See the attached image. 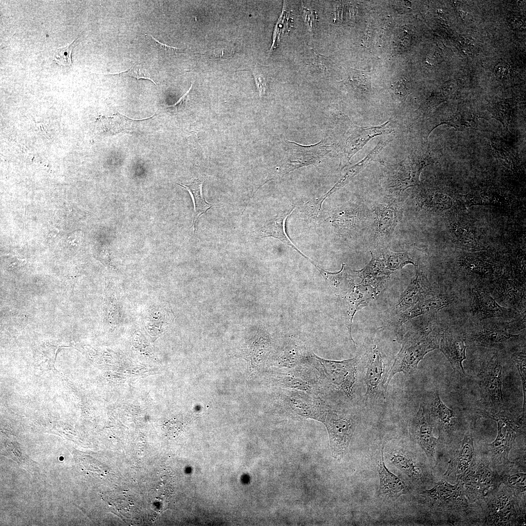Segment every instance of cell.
Returning <instances> with one entry per match:
<instances>
[{
    "label": "cell",
    "mask_w": 526,
    "mask_h": 526,
    "mask_svg": "<svg viewBox=\"0 0 526 526\" xmlns=\"http://www.w3.org/2000/svg\"><path fill=\"white\" fill-rule=\"evenodd\" d=\"M440 337L431 328H424L408 333L404 337L401 348L388 372V385L394 376L399 373L412 375L429 352L439 348Z\"/></svg>",
    "instance_id": "1"
},
{
    "label": "cell",
    "mask_w": 526,
    "mask_h": 526,
    "mask_svg": "<svg viewBox=\"0 0 526 526\" xmlns=\"http://www.w3.org/2000/svg\"><path fill=\"white\" fill-rule=\"evenodd\" d=\"M285 143L283 156L269 176L268 180L277 179L300 168L317 164L329 154L335 147L327 138L309 146L288 140H285Z\"/></svg>",
    "instance_id": "2"
},
{
    "label": "cell",
    "mask_w": 526,
    "mask_h": 526,
    "mask_svg": "<svg viewBox=\"0 0 526 526\" xmlns=\"http://www.w3.org/2000/svg\"><path fill=\"white\" fill-rule=\"evenodd\" d=\"M316 366L328 384L348 397L353 396L357 382V372L360 360L359 356L336 361L321 358L313 353Z\"/></svg>",
    "instance_id": "3"
},
{
    "label": "cell",
    "mask_w": 526,
    "mask_h": 526,
    "mask_svg": "<svg viewBox=\"0 0 526 526\" xmlns=\"http://www.w3.org/2000/svg\"><path fill=\"white\" fill-rule=\"evenodd\" d=\"M434 162L429 151L423 150L407 157L397 164H386L388 188L391 192H400L418 185L423 169Z\"/></svg>",
    "instance_id": "4"
},
{
    "label": "cell",
    "mask_w": 526,
    "mask_h": 526,
    "mask_svg": "<svg viewBox=\"0 0 526 526\" xmlns=\"http://www.w3.org/2000/svg\"><path fill=\"white\" fill-rule=\"evenodd\" d=\"M367 357L365 378L366 390L364 395L366 403L385 398L389 372L386 360L376 345L371 348Z\"/></svg>",
    "instance_id": "5"
},
{
    "label": "cell",
    "mask_w": 526,
    "mask_h": 526,
    "mask_svg": "<svg viewBox=\"0 0 526 526\" xmlns=\"http://www.w3.org/2000/svg\"><path fill=\"white\" fill-rule=\"evenodd\" d=\"M323 423L325 425L335 457H342L356 428L354 417L347 413L328 410Z\"/></svg>",
    "instance_id": "6"
},
{
    "label": "cell",
    "mask_w": 526,
    "mask_h": 526,
    "mask_svg": "<svg viewBox=\"0 0 526 526\" xmlns=\"http://www.w3.org/2000/svg\"><path fill=\"white\" fill-rule=\"evenodd\" d=\"M483 463L476 464L459 479L462 483L466 495L469 499H484L500 483L499 477Z\"/></svg>",
    "instance_id": "7"
},
{
    "label": "cell",
    "mask_w": 526,
    "mask_h": 526,
    "mask_svg": "<svg viewBox=\"0 0 526 526\" xmlns=\"http://www.w3.org/2000/svg\"><path fill=\"white\" fill-rule=\"evenodd\" d=\"M283 391L284 407L303 417L323 422L329 408L317 394L289 389Z\"/></svg>",
    "instance_id": "8"
},
{
    "label": "cell",
    "mask_w": 526,
    "mask_h": 526,
    "mask_svg": "<svg viewBox=\"0 0 526 526\" xmlns=\"http://www.w3.org/2000/svg\"><path fill=\"white\" fill-rule=\"evenodd\" d=\"M495 420L498 426V433L495 440L487 445L488 452L495 462L507 464L508 456L517 430L516 423L507 416L500 412L488 413Z\"/></svg>",
    "instance_id": "9"
},
{
    "label": "cell",
    "mask_w": 526,
    "mask_h": 526,
    "mask_svg": "<svg viewBox=\"0 0 526 526\" xmlns=\"http://www.w3.org/2000/svg\"><path fill=\"white\" fill-rule=\"evenodd\" d=\"M375 240L379 243L387 242L394 232L403 213V201L399 198L387 197L374 208Z\"/></svg>",
    "instance_id": "10"
},
{
    "label": "cell",
    "mask_w": 526,
    "mask_h": 526,
    "mask_svg": "<svg viewBox=\"0 0 526 526\" xmlns=\"http://www.w3.org/2000/svg\"><path fill=\"white\" fill-rule=\"evenodd\" d=\"M479 386L487 401L493 406H500L504 402L502 392V366L497 354L489 357L481 369Z\"/></svg>",
    "instance_id": "11"
},
{
    "label": "cell",
    "mask_w": 526,
    "mask_h": 526,
    "mask_svg": "<svg viewBox=\"0 0 526 526\" xmlns=\"http://www.w3.org/2000/svg\"><path fill=\"white\" fill-rule=\"evenodd\" d=\"M422 494L432 506L437 508L454 509L464 507L467 505L466 493L460 481L452 485L442 480Z\"/></svg>",
    "instance_id": "12"
},
{
    "label": "cell",
    "mask_w": 526,
    "mask_h": 526,
    "mask_svg": "<svg viewBox=\"0 0 526 526\" xmlns=\"http://www.w3.org/2000/svg\"><path fill=\"white\" fill-rule=\"evenodd\" d=\"M393 131L390 121L373 127L353 126L348 130L345 141L343 165H347L351 158L372 138L377 135L390 133Z\"/></svg>",
    "instance_id": "13"
},
{
    "label": "cell",
    "mask_w": 526,
    "mask_h": 526,
    "mask_svg": "<svg viewBox=\"0 0 526 526\" xmlns=\"http://www.w3.org/2000/svg\"><path fill=\"white\" fill-rule=\"evenodd\" d=\"M411 432L427 457L434 460L437 438L432 434V426L427 418L422 404L411 423Z\"/></svg>",
    "instance_id": "14"
},
{
    "label": "cell",
    "mask_w": 526,
    "mask_h": 526,
    "mask_svg": "<svg viewBox=\"0 0 526 526\" xmlns=\"http://www.w3.org/2000/svg\"><path fill=\"white\" fill-rule=\"evenodd\" d=\"M475 462L473 438L470 433L466 434L458 444L445 475L454 476L459 479L469 471Z\"/></svg>",
    "instance_id": "15"
},
{
    "label": "cell",
    "mask_w": 526,
    "mask_h": 526,
    "mask_svg": "<svg viewBox=\"0 0 526 526\" xmlns=\"http://www.w3.org/2000/svg\"><path fill=\"white\" fill-rule=\"evenodd\" d=\"M439 348L453 370L461 376H465L463 362L466 359V346L464 339L457 335L445 331L440 337Z\"/></svg>",
    "instance_id": "16"
},
{
    "label": "cell",
    "mask_w": 526,
    "mask_h": 526,
    "mask_svg": "<svg viewBox=\"0 0 526 526\" xmlns=\"http://www.w3.org/2000/svg\"><path fill=\"white\" fill-rule=\"evenodd\" d=\"M415 268V277L401 294L398 302L392 310L394 313L406 311L423 301L430 293L428 281L417 266Z\"/></svg>",
    "instance_id": "17"
},
{
    "label": "cell",
    "mask_w": 526,
    "mask_h": 526,
    "mask_svg": "<svg viewBox=\"0 0 526 526\" xmlns=\"http://www.w3.org/2000/svg\"><path fill=\"white\" fill-rule=\"evenodd\" d=\"M294 209V207H292L287 211L281 212L272 219L266 221L260 228L250 232L249 235L255 238L272 237L276 238L283 244L293 248L303 257L310 261L314 265L315 263L305 256L294 245L285 232L284 223Z\"/></svg>",
    "instance_id": "18"
},
{
    "label": "cell",
    "mask_w": 526,
    "mask_h": 526,
    "mask_svg": "<svg viewBox=\"0 0 526 526\" xmlns=\"http://www.w3.org/2000/svg\"><path fill=\"white\" fill-rule=\"evenodd\" d=\"M380 292L374 286L360 282L354 283L345 296L348 299L350 306L349 331L352 340L354 342L352 335V320L355 313L367 306Z\"/></svg>",
    "instance_id": "19"
},
{
    "label": "cell",
    "mask_w": 526,
    "mask_h": 526,
    "mask_svg": "<svg viewBox=\"0 0 526 526\" xmlns=\"http://www.w3.org/2000/svg\"><path fill=\"white\" fill-rule=\"evenodd\" d=\"M378 472L379 489L383 496L387 498L395 499L407 493L409 490L405 483L386 467L384 459L383 446L378 463Z\"/></svg>",
    "instance_id": "20"
},
{
    "label": "cell",
    "mask_w": 526,
    "mask_h": 526,
    "mask_svg": "<svg viewBox=\"0 0 526 526\" xmlns=\"http://www.w3.org/2000/svg\"><path fill=\"white\" fill-rule=\"evenodd\" d=\"M471 310L473 315L481 319L504 317L508 309L500 305L488 293L478 289L472 291Z\"/></svg>",
    "instance_id": "21"
},
{
    "label": "cell",
    "mask_w": 526,
    "mask_h": 526,
    "mask_svg": "<svg viewBox=\"0 0 526 526\" xmlns=\"http://www.w3.org/2000/svg\"><path fill=\"white\" fill-rule=\"evenodd\" d=\"M512 497L508 493H499L488 507V519L494 524L505 525L511 522L516 513Z\"/></svg>",
    "instance_id": "22"
},
{
    "label": "cell",
    "mask_w": 526,
    "mask_h": 526,
    "mask_svg": "<svg viewBox=\"0 0 526 526\" xmlns=\"http://www.w3.org/2000/svg\"><path fill=\"white\" fill-rule=\"evenodd\" d=\"M452 300L444 296H438L423 300L400 314L397 325H401L408 320L424 314L436 316L441 309L447 307Z\"/></svg>",
    "instance_id": "23"
},
{
    "label": "cell",
    "mask_w": 526,
    "mask_h": 526,
    "mask_svg": "<svg viewBox=\"0 0 526 526\" xmlns=\"http://www.w3.org/2000/svg\"><path fill=\"white\" fill-rule=\"evenodd\" d=\"M480 117H481L472 113L456 111L447 115L431 119V124L428 125L427 129L428 136L435 128L441 124H446L455 128L472 127Z\"/></svg>",
    "instance_id": "24"
},
{
    "label": "cell",
    "mask_w": 526,
    "mask_h": 526,
    "mask_svg": "<svg viewBox=\"0 0 526 526\" xmlns=\"http://www.w3.org/2000/svg\"><path fill=\"white\" fill-rule=\"evenodd\" d=\"M518 335L498 327L484 328L472 335L471 341L477 345L489 347L499 344Z\"/></svg>",
    "instance_id": "25"
},
{
    "label": "cell",
    "mask_w": 526,
    "mask_h": 526,
    "mask_svg": "<svg viewBox=\"0 0 526 526\" xmlns=\"http://www.w3.org/2000/svg\"><path fill=\"white\" fill-rule=\"evenodd\" d=\"M204 182V181L198 180L188 185L176 183L187 189L191 197L194 205L192 226L194 233L196 230V223L199 217L214 206L208 203L203 196L202 188Z\"/></svg>",
    "instance_id": "26"
},
{
    "label": "cell",
    "mask_w": 526,
    "mask_h": 526,
    "mask_svg": "<svg viewBox=\"0 0 526 526\" xmlns=\"http://www.w3.org/2000/svg\"><path fill=\"white\" fill-rule=\"evenodd\" d=\"M383 149V146L381 144L378 143L362 160L347 168L340 179L334 185L332 188L325 194L323 195V197L325 198H326L332 193L342 188L350 182L360 171V170H361V169L365 167L366 165L369 164L372 161L374 160Z\"/></svg>",
    "instance_id": "27"
},
{
    "label": "cell",
    "mask_w": 526,
    "mask_h": 526,
    "mask_svg": "<svg viewBox=\"0 0 526 526\" xmlns=\"http://www.w3.org/2000/svg\"><path fill=\"white\" fill-rule=\"evenodd\" d=\"M431 414L433 421L442 431L449 429L453 424L455 413L443 403L437 391L432 403Z\"/></svg>",
    "instance_id": "28"
},
{
    "label": "cell",
    "mask_w": 526,
    "mask_h": 526,
    "mask_svg": "<svg viewBox=\"0 0 526 526\" xmlns=\"http://www.w3.org/2000/svg\"><path fill=\"white\" fill-rule=\"evenodd\" d=\"M391 461L395 467L411 479L417 482L423 481V474L421 467L410 457L402 453H396L392 456Z\"/></svg>",
    "instance_id": "29"
},
{
    "label": "cell",
    "mask_w": 526,
    "mask_h": 526,
    "mask_svg": "<svg viewBox=\"0 0 526 526\" xmlns=\"http://www.w3.org/2000/svg\"><path fill=\"white\" fill-rule=\"evenodd\" d=\"M382 258L387 269L395 271L403 267L408 264L417 266L414 258L408 252H394L389 249H384L381 252Z\"/></svg>",
    "instance_id": "30"
},
{
    "label": "cell",
    "mask_w": 526,
    "mask_h": 526,
    "mask_svg": "<svg viewBox=\"0 0 526 526\" xmlns=\"http://www.w3.org/2000/svg\"><path fill=\"white\" fill-rule=\"evenodd\" d=\"M490 145L494 155L502 160L505 166L510 169L516 167L518 162V158L510 147L498 140H492Z\"/></svg>",
    "instance_id": "31"
},
{
    "label": "cell",
    "mask_w": 526,
    "mask_h": 526,
    "mask_svg": "<svg viewBox=\"0 0 526 526\" xmlns=\"http://www.w3.org/2000/svg\"><path fill=\"white\" fill-rule=\"evenodd\" d=\"M309 53L306 63L311 71L318 74H324L328 71L330 63L327 57L318 53L313 49H311Z\"/></svg>",
    "instance_id": "32"
},
{
    "label": "cell",
    "mask_w": 526,
    "mask_h": 526,
    "mask_svg": "<svg viewBox=\"0 0 526 526\" xmlns=\"http://www.w3.org/2000/svg\"><path fill=\"white\" fill-rule=\"evenodd\" d=\"M512 361L517 367L520 374L523 391V417L525 413L526 400V353L523 352H519L514 353L512 355Z\"/></svg>",
    "instance_id": "33"
},
{
    "label": "cell",
    "mask_w": 526,
    "mask_h": 526,
    "mask_svg": "<svg viewBox=\"0 0 526 526\" xmlns=\"http://www.w3.org/2000/svg\"><path fill=\"white\" fill-rule=\"evenodd\" d=\"M390 93L394 103L401 105L410 94L406 79L402 78L394 83L390 87Z\"/></svg>",
    "instance_id": "34"
},
{
    "label": "cell",
    "mask_w": 526,
    "mask_h": 526,
    "mask_svg": "<svg viewBox=\"0 0 526 526\" xmlns=\"http://www.w3.org/2000/svg\"><path fill=\"white\" fill-rule=\"evenodd\" d=\"M462 264L469 271L480 275L486 276L491 272L490 265L478 259L468 258L465 259Z\"/></svg>",
    "instance_id": "35"
},
{
    "label": "cell",
    "mask_w": 526,
    "mask_h": 526,
    "mask_svg": "<svg viewBox=\"0 0 526 526\" xmlns=\"http://www.w3.org/2000/svg\"><path fill=\"white\" fill-rule=\"evenodd\" d=\"M511 107L507 103H500L491 110L493 117L507 128L511 120Z\"/></svg>",
    "instance_id": "36"
},
{
    "label": "cell",
    "mask_w": 526,
    "mask_h": 526,
    "mask_svg": "<svg viewBox=\"0 0 526 526\" xmlns=\"http://www.w3.org/2000/svg\"><path fill=\"white\" fill-rule=\"evenodd\" d=\"M237 52L233 47L225 46L207 51L203 55L209 59L224 60L232 57Z\"/></svg>",
    "instance_id": "37"
},
{
    "label": "cell",
    "mask_w": 526,
    "mask_h": 526,
    "mask_svg": "<svg viewBox=\"0 0 526 526\" xmlns=\"http://www.w3.org/2000/svg\"><path fill=\"white\" fill-rule=\"evenodd\" d=\"M77 40L78 38L75 39L66 47L57 49L55 56V60L57 64L65 66H68L71 64V52L76 45Z\"/></svg>",
    "instance_id": "38"
},
{
    "label": "cell",
    "mask_w": 526,
    "mask_h": 526,
    "mask_svg": "<svg viewBox=\"0 0 526 526\" xmlns=\"http://www.w3.org/2000/svg\"><path fill=\"white\" fill-rule=\"evenodd\" d=\"M359 71L356 72L354 70V73L350 76V81L355 89L361 93H367L371 88L370 81L368 77L364 76L363 73Z\"/></svg>",
    "instance_id": "39"
},
{
    "label": "cell",
    "mask_w": 526,
    "mask_h": 526,
    "mask_svg": "<svg viewBox=\"0 0 526 526\" xmlns=\"http://www.w3.org/2000/svg\"><path fill=\"white\" fill-rule=\"evenodd\" d=\"M453 228L454 236H456L457 240L460 241L462 246L470 248L475 246L476 243L473 242L474 241V236L469 234L470 232L468 229L464 230V228L460 226H456L455 228L453 226Z\"/></svg>",
    "instance_id": "40"
},
{
    "label": "cell",
    "mask_w": 526,
    "mask_h": 526,
    "mask_svg": "<svg viewBox=\"0 0 526 526\" xmlns=\"http://www.w3.org/2000/svg\"><path fill=\"white\" fill-rule=\"evenodd\" d=\"M120 74L126 75L137 80L140 79H147L152 81L155 85H157L147 70L142 65L139 64L133 65L132 68L120 73Z\"/></svg>",
    "instance_id": "41"
},
{
    "label": "cell",
    "mask_w": 526,
    "mask_h": 526,
    "mask_svg": "<svg viewBox=\"0 0 526 526\" xmlns=\"http://www.w3.org/2000/svg\"><path fill=\"white\" fill-rule=\"evenodd\" d=\"M525 474L519 473L511 475L508 479H505V483L511 488L517 489L520 491L522 488L525 489Z\"/></svg>",
    "instance_id": "42"
},
{
    "label": "cell",
    "mask_w": 526,
    "mask_h": 526,
    "mask_svg": "<svg viewBox=\"0 0 526 526\" xmlns=\"http://www.w3.org/2000/svg\"><path fill=\"white\" fill-rule=\"evenodd\" d=\"M255 81L260 97L264 94L267 82L266 77L259 71H255L253 73Z\"/></svg>",
    "instance_id": "43"
},
{
    "label": "cell",
    "mask_w": 526,
    "mask_h": 526,
    "mask_svg": "<svg viewBox=\"0 0 526 526\" xmlns=\"http://www.w3.org/2000/svg\"><path fill=\"white\" fill-rule=\"evenodd\" d=\"M149 37L151 38L153 42L155 44L156 47L159 50V51L162 52L164 53L171 54L179 52L181 50V49L176 47L168 46L166 44L161 43L159 40H157L151 35H148Z\"/></svg>",
    "instance_id": "44"
},
{
    "label": "cell",
    "mask_w": 526,
    "mask_h": 526,
    "mask_svg": "<svg viewBox=\"0 0 526 526\" xmlns=\"http://www.w3.org/2000/svg\"><path fill=\"white\" fill-rule=\"evenodd\" d=\"M314 10H311L306 8L302 10V14L304 20L307 22L309 28L313 30V24L316 19V15Z\"/></svg>",
    "instance_id": "45"
},
{
    "label": "cell",
    "mask_w": 526,
    "mask_h": 526,
    "mask_svg": "<svg viewBox=\"0 0 526 526\" xmlns=\"http://www.w3.org/2000/svg\"><path fill=\"white\" fill-rule=\"evenodd\" d=\"M180 431V428L178 423L170 422L167 425L166 432L167 435L170 437H175Z\"/></svg>",
    "instance_id": "46"
},
{
    "label": "cell",
    "mask_w": 526,
    "mask_h": 526,
    "mask_svg": "<svg viewBox=\"0 0 526 526\" xmlns=\"http://www.w3.org/2000/svg\"><path fill=\"white\" fill-rule=\"evenodd\" d=\"M495 73L496 76L500 79L506 78L509 73V68L507 65H499L496 66Z\"/></svg>",
    "instance_id": "47"
},
{
    "label": "cell",
    "mask_w": 526,
    "mask_h": 526,
    "mask_svg": "<svg viewBox=\"0 0 526 526\" xmlns=\"http://www.w3.org/2000/svg\"><path fill=\"white\" fill-rule=\"evenodd\" d=\"M192 87V83H191V85H190V88H189V89H188V91H187V92H186V93H185V94H183V95H182V96H181V97H180V98H179V100H178V101H177V102H176V103H175L174 104H173V105H170V106H169L168 107H173V108H174L177 109V108H178V107H179V106H181V105H182V104H183V103H184V102H185V101L186 100V99H187L188 98V94H189L190 93V91H191V90Z\"/></svg>",
    "instance_id": "48"
}]
</instances>
